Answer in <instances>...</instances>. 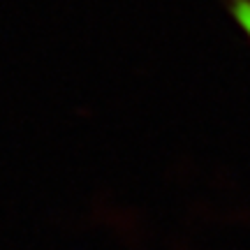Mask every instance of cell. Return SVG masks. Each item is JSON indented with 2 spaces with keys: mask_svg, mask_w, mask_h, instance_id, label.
I'll list each match as a JSON object with an SVG mask.
<instances>
[{
  "mask_svg": "<svg viewBox=\"0 0 250 250\" xmlns=\"http://www.w3.org/2000/svg\"><path fill=\"white\" fill-rule=\"evenodd\" d=\"M229 12H232V19L239 23V28L246 33L250 42V0H232Z\"/></svg>",
  "mask_w": 250,
  "mask_h": 250,
  "instance_id": "1",
  "label": "cell"
}]
</instances>
